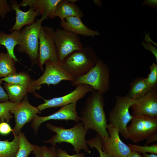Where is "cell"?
Wrapping results in <instances>:
<instances>
[{
  "mask_svg": "<svg viewBox=\"0 0 157 157\" xmlns=\"http://www.w3.org/2000/svg\"><path fill=\"white\" fill-rule=\"evenodd\" d=\"M104 105L103 94L93 90L85 101L80 116L85 128L94 131L102 139L109 136L107 130L108 124L104 110Z\"/></svg>",
  "mask_w": 157,
  "mask_h": 157,
  "instance_id": "6da1fadb",
  "label": "cell"
},
{
  "mask_svg": "<svg viewBox=\"0 0 157 157\" xmlns=\"http://www.w3.org/2000/svg\"><path fill=\"white\" fill-rule=\"evenodd\" d=\"M46 127L56 134L44 142L50 143L54 147L56 146L57 143H68L73 146L74 151L76 154L79 153L81 150L90 153L85 140V135L88 130L85 128L81 122L76 123L73 127L69 129L57 126L51 123L47 124Z\"/></svg>",
  "mask_w": 157,
  "mask_h": 157,
  "instance_id": "7a4b0ae2",
  "label": "cell"
},
{
  "mask_svg": "<svg viewBox=\"0 0 157 157\" xmlns=\"http://www.w3.org/2000/svg\"><path fill=\"white\" fill-rule=\"evenodd\" d=\"M98 59L94 49L87 45L82 49L73 52L59 63L74 79L88 72Z\"/></svg>",
  "mask_w": 157,
  "mask_h": 157,
  "instance_id": "3957f363",
  "label": "cell"
},
{
  "mask_svg": "<svg viewBox=\"0 0 157 157\" xmlns=\"http://www.w3.org/2000/svg\"><path fill=\"white\" fill-rule=\"evenodd\" d=\"M110 71L107 65L99 59L95 65L86 74L74 78L71 82L72 86L81 84L91 87L94 90L104 94L110 88Z\"/></svg>",
  "mask_w": 157,
  "mask_h": 157,
  "instance_id": "277c9868",
  "label": "cell"
},
{
  "mask_svg": "<svg viewBox=\"0 0 157 157\" xmlns=\"http://www.w3.org/2000/svg\"><path fill=\"white\" fill-rule=\"evenodd\" d=\"M45 15L33 24L26 26L21 30V41L17 51L27 54L32 66L37 63L39 56V35L43 21L47 19Z\"/></svg>",
  "mask_w": 157,
  "mask_h": 157,
  "instance_id": "5b68a950",
  "label": "cell"
},
{
  "mask_svg": "<svg viewBox=\"0 0 157 157\" xmlns=\"http://www.w3.org/2000/svg\"><path fill=\"white\" fill-rule=\"evenodd\" d=\"M115 98L114 106L108 113V120L110 123L117 127L119 133L125 139L128 140L127 125L133 118L129 109L138 99H132L127 95L123 96L117 95Z\"/></svg>",
  "mask_w": 157,
  "mask_h": 157,
  "instance_id": "8992f818",
  "label": "cell"
},
{
  "mask_svg": "<svg viewBox=\"0 0 157 157\" xmlns=\"http://www.w3.org/2000/svg\"><path fill=\"white\" fill-rule=\"evenodd\" d=\"M132 115L131 124L127 127L129 139L137 143L157 133V118L142 115Z\"/></svg>",
  "mask_w": 157,
  "mask_h": 157,
  "instance_id": "52a82bcc",
  "label": "cell"
},
{
  "mask_svg": "<svg viewBox=\"0 0 157 157\" xmlns=\"http://www.w3.org/2000/svg\"><path fill=\"white\" fill-rule=\"evenodd\" d=\"M54 42L59 62L73 52L84 47L78 35L63 29L55 31Z\"/></svg>",
  "mask_w": 157,
  "mask_h": 157,
  "instance_id": "ba28073f",
  "label": "cell"
},
{
  "mask_svg": "<svg viewBox=\"0 0 157 157\" xmlns=\"http://www.w3.org/2000/svg\"><path fill=\"white\" fill-rule=\"evenodd\" d=\"M55 31L51 27L42 26L39 35V56L37 64L41 70L48 60L58 62L54 42Z\"/></svg>",
  "mask_w": 157,
  "mask_h": 157,
  "instance_id": "9c48e42d",
  "label": "cell"
},
{
  "mask_svg": "<svg viewBox=\"0 0 157 157\" xmlns=\"http://www.w3.org/2000/svg\"><path fill=\"white\" fill-rule=\"evenodd\" d=\"M44 64L45 67L44 73L34 82L35 85L39 89L42 84L56 85L63 81L71 82L73 80V78L61 67L58 62L48 60Z\"/></svg>",
  "mask_w": 157,
  "mask_h": 157,
  "instance_id": "30bf717a",
  "label": "cell"
},
{
  "mask_svg": "<svg viewBox=\"0 0 157 157\" xmlns=\"http://www.w3.org/2000/svg\"><path fill=\"white\" fill-rule=\"evenodd\" d=\"M107 130L109 136L102 140V150L113 157H126L131 151L120 139L117 127L109 123Z\"/></svg>",
  "mask_w": 157,
  "mask_h": 157,
  "instance_id": "8fae6325",
  "label": "cell"
},
{
  "mask_svg": "<svg viewBox=\"0 0 157 157\" xmlns=\"http://www.w3.org/2000/svg\"><path fill=\"white\" fill-rule=\"evenodd\" d=\"M76 87L74 90L64 96L49 99L43 98L44 103L38 105V108L41 112L47 108L62 107L77 103L78 100L84 98L88 93L94 90L91 87L86 84H81Z\"/></svg>",
  "mask_w": 157,
  "mask_h": 157,
  "instance_id": "7c38bea8",
  "label": "cell"
},
{
  "mask_svg": "<svg viewBox=\"0 0 157 157\" xmlns=\"http://www.w3.org/2000/svg\"><path fill=\"white\" fill-rule=\"evenodd\" d=\"M10 113L14 114L15 118V125L13 131L14 136H18L23 126L33 120L37 114L41 113L37 107L29 103L27 95Z\"/></svg>",
  "mask_w": 157,
  "mask_h": 157,
  "instance_id": "4fadbf2b",
  "label": "cell"
},
{
  "mask_svg": "<svg viewBox=\"0 0 157 157\" xmlns=\"http://www.w3.org/2000/svg\"><path fill=\"white\" fill-rule=\"evenodd\" d=\"M76 103L71 104L61 107L56 112L48 116H39L36 115L33 120L31 128L35 134L37 133L41 124L50 120H72L76 123L79 122L80 117L76 110Z\"/></svg>",
  "mask_w": 157,
  "mask_h": 157,
  "instance_id": "5bb4252c",
  "label": "cell"
},
{
  "mask_svg": "<svg viewBox=\"0 0 157 157\" xmlns=\"http://www.w3.org/2000/svg\"><path fill=\"white\" fill-rule=\"evenodd\" d=\"M132 115H144L157 118V88H152L132 104Z\"/></svg>",
  "mask_w": 157,
  "mask_h": 157,
  "instance_id": "9a60e30c",
  "label": "cell"
},
{
  "mask_svg": "<svg viewBox=\"0 0 157 157\" xmlns=\"http://www.w3.org/2000/svg\"><path fill=\"white\" fill-rule=\"evenodd\" d=\"M10 5L16 14V21L13 26L9 31L12 32L14 31H21L25 25L32 24L35 22V17L40 15L38 10L30 8L28 11L24 12L19 8V4L16 0H10Z\"/></svg>",
  "mask_w": 157,
  "mask_h": 157,
  "instance_id": "2e32d148",
  "label": "cell"
},
{
  "mask_svg": "<svg viewBox=\"0 0 157 157\" xmlns=\"http://www.w3.org/2000/svg\"><path fill=\"white\" fill-rule=\"evenodd\" d=\"M60 26L63 29L78 35L94 37L100 34L98 31L88 28L84 24L81 18L76 17H69L61 20Z\"/></svg>",
  "mask_w": 157,
  "mask_h": 157,
  "instance_id": "e0dca14e",
  "label": "cell"
},
{
  "mask_svg": "<svg viewBox=\"0 0 157 157\" xmlns=\"http://www.w3.org/2000/svg\"><path fill=\"white\" fill-rule=\"evenodd\" d=\"M60 0H23L19 4V7L29 6L38 10L40 15H45L47 18L52 19L56 17L55 13L58 4Z\"/></svg>",
  "mask_w": 157,
  "mask_h": 157,
  "instance_id": "ac0fdd59",
  "label": "cell"
},
{
  "mask_svg": "<svg viewBox=\"0 0 157 157\" xmlns=\"http://www.w3.org/2000/svg\"><path fill=\"white\" fill-rule=\"evenodd\" d=\"M21 41L20 31H14L8 34L0 31V45L6 48L7 53L15 62L19 61L14 53V49L16 46L20 44Z\"/></svg>",
  "mask_w": 157,
  "mask_h": 157,
  "instance_id": "d6986e66",
  "label": "cell"
},
{
  "mask_svg": "<svg viewBox=\"0 0 157 157\" xmlns=\"http://www.w3.org/2000/svg\"><path fill=\"white\" fill-rule=\"evenodd\" d=\"M55 16L59 17L61 20L72 16L81 19L84 14L82 10L74 3H71L68 0H60L57 6Z\"/></svg>",
  "mask_w": 157,
  "mask_h": 157,
  "instance_id": "ffe728a7",
  "label": "cell"
},
{
  "mask_svg": "<svg viewBox=\"0 0 157 157\" xmlns=\"http://www.w3.org/2000/svg\"><path fill=\"white\" fill-rule=\"evenodd\" d=\"M2 81L6 83L21 85L26 87L30 92L36 94L35 90H39L34 83V81L29 75L24 72H19L1 78Z\"/></svg>",
  "mask_w": 157,
  "mask_h": 157,
  "instance_id": "44dd1931",
  "label": "cell"
},
{
  "mask_svg": "<svg viewBox=\"0 0 157 157\" xmlns=\"http://www.w3.org/2000/svg\"><path fill=\"white\" fill-rule=\"evenodd\" d=\"M151 89L147 82L146 78L138 77L131 83L126 95L132 99H138L144 96Z\"/></svg>",
  "mask_w": 157,
  "mask_h": 157,
  "instance_id": "7402d4cb",
  "label": "cell"
},
{
  "mask_svg": "<svg viewBox=\"0 0 157 157\" xmlns=\"http://www.w3.org/2000/svg\"><path fill=\"white\" fill-rule=\"evenodd\" d=\"M4 87L9 100L13 102L20 103L27 94L30 92L28 88L23 85L6 83Z\"/></svg>",
  "mask_w": 157,
  "mask_h": 157,
  "instance_id": "603a6c76",
  "label": "cell"
},
{
  "mask_svg": "<svg viewBox=\"0 0 157 157\" xmlns=\"http://www.w3.org/2000/svg\"><path fill=\"white\" fill-rule=\"evenodd\" d=\"M15 61L7 53H0V77L16 73Z\"/></svg>",
  "mask_w": 157,
  "mask_h": 157,
  "instance_id": "cb8c5ba5",
  "label": "cell"
},
{
  "mask_svg": "<svg viewBox=\"0 0 157 157\" xmlns=\"http://www.w3.org/2000/svg\"><path fill=\"white\" fill-rule=\"evenodd\" d=\"M13 140H0V157H15L19 147L18 136H14Z\"/></svg>",
  "mask_w": 157,
  "mask_h": 157,
  "instance_id": "d4e9b609",
  "label": "cell"
},
{
  "mask_svg": "<svg viewBox=\"0 0 157 157\" xmlns=\"http://www.w3.org/2000/svg\"><path fill=\"white\" fill-rule=\"evenodd\" d=\"M19 147L15 157H28L31 153L38 146L31 143L24 134L20 131L18 135Z\"/></svg>",
  "mask_w": 157,
  "mask_h": 157,
  "instance_id": "484cf974",
  "label": "cell"
},
{
  "mask_svg": "<svg viewBox=\"0 0 157 157\" xmlns=\"http://www.w3.org/2000/svg\"><path fill=\"white\" fill-rule=\"evenodd\" d=\"M19 103L10 101L0 103V121L9 122L13 117L10 111Z\"/></svg>",
  "mask_w": 157,
  "mask_h": 157,
  "instance_id": "4316f807",
  "label": "cell"
},
{
  "mask_svg": "<svg viewBox=\"0 0 157 157\" xmlns=\"http://www.w3.org/2000/svg\"><path fill=\"white\" fill-rule=\"evenodd\" d=\"M86 143L91 148H94L97 150L99 152L100 157H113L102 150V139L97 134L95 137L89 140H86Z\"/></svg>",
  "mask_w": 157,
  "mask_h": 157,
  "instance_id": "83f0119b",
  "label": "cell"
},
{
  "mask_svg": "<svg viewBox=\"0 0 157 157\" xmlns=\"http://www.w3.org/2000/svg\"><path fill=\"white\" fill-rule=\"evenodd\" d=\"M128 145L131 151H138L141 154L150 153L156 154H157V143L150 146L146 145L144 146H141L129 143Z\"/></svg>",
  "mask_w": 157,
  "mask_h": 157,
  "instance_id": "f1b7e54d",
  "label": "cell"
},
{
  "mask_svg": "<svg viewBox=\"0 0 157 157\" xmlns=\"http://www.w3.org/2000/svg\"><path fill=\"white\" fill-rule=\"evenodd\" d=\"M150 73L147 78H146L147 82L151 88L157 86V65L153 63L149 66Z\"/></svg>",
  "mask_w": 157,
  "mask_h": 157,
  "instance_id": "f546056e",
  "label": "cell"
},
{
  "mask_svg": "<svg viewBox=\"0 0 157 157\" xmlns=\"http://www.w3.org/2000/svg\"><path fill=\"white\" fill-rule=\"evenodd\" d=\"M55 147L52 146L49 147L46 146L41 147L43 157H58Z\"/></svg>",
  "mask_w": 157,
  "mask_h": 157,
  "instance_id": "4dcf8cb0",
  "label": "cell"
},
{
  "mask_svg": "<svg viewBox=\"0 0 157 157\" xmlns=\"http://www.w3.org/2000/svg\"><path fill=\"white\" fill-rule=\"evenodd\" d=\"M13 10L7 0H0V17L4 18L7 14Z\"/></svg>",
  "mask_w": 157,
  "mask_h": 157,
  "instance_id": "1f68e13d",
  "label": "cell"
},
{
  "mask_svg": "<svg viewBox=\"0 0 157 157\" xmlns=\"http://www.w3.org/2000/svg\"><path fill=\"white\" fill-rule=\"evenodd\" d=\"M13 131L9 124L6 122H0V134L2 135H6L9 134Z\"/></svg>",
  "mask_w": 157,
  "mask_h": 157,
  "instance_id": "d6a6232c",
  "label": "cell"
},
{
  "mask_svg": "<svg viewBox=\"0 0 157 157\" xmlns=\"http://www.w3.org/2000/svg\"><path fill=\"white\" fill-rule=\"evenodd\" d=\"M56 152L58 157H85V154L83 153L70 155L66 151L60 148L56 149Z\"/></svg>",
  "mask_w": 157,
  "mask_h": 157,
  "instance_id": "836d02e7",
  "label": "cell"
},
{
  "mask_svg": "<svg viewBox=\"0 0 157 157\" xmlns=\"http://www.w3.org/2000/svg\"><path fill=\"white\" fill-rule=\"evenodd\" d=\"M152 42H146L144 41L142 42V44L145 49L150 51L154 56L157 63V48L156 46L153 45Z\"/></svg>",
  "mask_w": 157,
  "mask_h": 157,
  "instance_id": "e575fe53",
  "label": "cell"
},
{
  "mask_svg": "<svg viewBox=\"0 0 157 157\" xmlns=\"http://www.w3.org/2000/svg\"><path fill=\"white\" fill-rule=\"evenodd\" d=\"M2 81L0 78V103L8 101L9 100L8 94L1 85Z\"/></svg>",
  "mask_w": 157,
  "mask_h": 157,
  "instance_id": "d590c367",
  "label": "cell"
},
{
  "mask_svg": "<svg viewBox=\"0 0 157 157\" xmlns=\"http://www.w3.org/2000/svg\"><path fill=\"white\" fill-rule=\"evenodd\" d=\"M142 5L145 6H148L151 7L157 10V0H145L143 1Z\"/></svg>",
  "mask_w": 157,
  "mask_h": 157,
  "instance_id": "8d00e7d4",
  "label": "cell"
},
{
  "mask_svg": "<svg viewBox=\"0 0 157 157\" xmlns=\"http://www.w3.org/2000/svg\"><path fill=\"white\" fill-rule=\"evenodd\" d=\"M157 141V133H155L149 137L147 139L145 145L156 142Z\"/></svg>",
  "mask_w": 157,
  "mask_h": 157,
  "instance_id": "74e56055",
  "label": "cell"
},
{
  "mask_svg": "<svg viewBox=\"0 0 157 157\" xmlns=\"http://www.w3.org/2000/svg\"><path fill=\"white\" fill-rule=\"evenodd\" d=\"M35 157H43L41 147L38 146L37 148L33 151Z\"/></svg>",
  "mask_w": 157,
  "mask_h": 157,
  "instance_id": "f35d334b",
  "label": "cell"
},
{
  "mask_svg": "<svg viewBox=\"0 0 157 157\" xmlns=\"http://www.w3.org/2000/svg\"><path fill=\"white\" fill-rule=\"evenodd\" d=\"M142 154L139 152L132 151L126 157H141Z\"/></svg>",
  "mask_w": 157,
  "mask_h": 157,
  "instance_id": "ab89813d",
  "label": "cell"
},
{
  "mask_svg": "<svg viewBox=\"0 0 157 157\" xmlns=\"http://www.w3.org/2000/svg\"><path fill=\"white\" fill-rule=\"evenodd\" d=\"M141 157H157V155L154 154H148L147 153H143L142 154Z\"/></svg>",
  "mask_w": 157,
  "mask_h": 157,
  "instance_id": "60d3db41",
  "label": "cell"
}]
</instances>
